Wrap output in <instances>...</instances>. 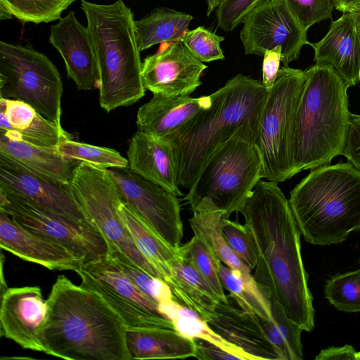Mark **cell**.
<instances>
[{
    "mask_svg": "<svg viewBox=\"0 0 360 360\" xmlns=\"http://www.w3.org/2000/svg\"><path fill=\"white\" fill-rule=\"evenodd\" d=\"M240 212L254 244L253 278L303 330L314 327L313 297L301 255L300 231L278 183L260 179Z\"/></svg>",
    "mask_w": 360,
    "mask_h": 360,
    "instance_id": "6da1fadb",
    "label": "cell"
},
{
    "mask_svg": "<svg viewBox=\"0 0 360 360\" xmlns=\"http://www.w3.org/2000/svg\"><path fill=\"white\" fill-rule=\"evenodd\" d=\"M44 352L70 360H130L127 326L96 292L59 275L46 299Z\"/></svg>",
    "mask_w": 360,
    "mask_h": 360,
    "instance_id": "7a4b0ae2",
    "label": "cell"
},
{
    "mask_svg": "<svg viewBox=\"0 0 360 360\" xmlns=\"http://www.w3.org/2000/svg\"><path fill=\"white\" fill-rule=\"evenodd\" d=\"M268 91L238 74L211 94L212 103L166 137L174 148L179 186L191 188L211 155L243 125L259 123Z\"/></svg>",
    "mask_w": 360,
    "mask_h": 360,
    "instance_id": "3957f363",
    "label": "cell"
},
{
    "mask_svg": "<svg viewBox=\"0 0 360 360\" xmlns=\"http://www.w3.org/2000/svg\"><path fill=\"white\" fill-rule=\"evenodd\" d=\"M97 64L100 106L109 112L144 95L141 51L134 14L122 0L98 4L82 0Z\"/></svg>",
    "mask_w": 360,
    "mask_h": 360,
    "instance_id": "277c9868",
    "label": "cell"
},
{
    "mask_svg": "<svg viewBox=\"0 0 360 360\" xmlns=\"http://www.w3.org/2000/svg\"><path fill=\"white\" fill-rule=\"evenodd\" d=\"M288 201L306 242L342 243L360 230V172L349 162L313 169L290 191Z\"/></svg>",
    "mask_w": 360,
    "mask_h": 360,
    "instance_id": "5b68a950",
    "label": "cell"
},
{
    "mask_svg": "<svg viewBox=\"0 0 360 360\" xmlns=\"http://www.w3.org/2000/svg\"><path fill=\"white\" fill-rule=\"evenodd\" d=\"M304 74L294 125L296 174L342 155L351 114L349 86L330 67L315 63Z\"/></svg>",
    "mask_w": 360,
    "mask_h": 360,
    "instance_id": "8992f818",
    "label": "cell"
},
{
    "mask_svg": "<svg viewBox=\"0 0 360 360\" xmlns=\"http://www.w3.org/2000/svg\"><path fill=\"white\" fill-rule=\"evenodd\" d=\"M259 125H243L211 155L185 197L191 210L207 199L229 216L240 212L264 178L263 160L256 144Z\"/></svg>",
    "mask_w": 360,
    "mask_h": 360,
    "instance_id": "52a82bcc",
    "label": "cell"
},
{
    "mask_svg": "<svg viewBox=\"0 0 360 360\" xmlns=\"http://www.w3.org/2000/svg\"><path fill=\"white\" fill-rule=\"evenodd\" d=\"M68 186L87 220L105 238L108 253L119 251L150 275L163 280L162 274L137 248L120 216L119 205L124 200L109 169L79 162Z\"/></svg>",
    "mask_w": 360,
    "mask_h": 360,
    "instance_id": "ba28073f",
    "label": "cell"
},
{
    "mask_svg": "<svg viewBox=\"0 0 360 360\" xmlns=\"http://www.w3.org/2000/svg\"><path fill=\"white\" fill-rule=\"evenodd\" d=\"M304 79V70L283 65L268 91L256 140L267 181L283 182L296 174L294 125Z\"/></svg>",
    "mask_w": 360,
    "mask_h": 360,
    "instance_id": "9c48e42d",
    "label": "cell"
},
{
    "mask_svg": "<svg viewBox=\"0 0 360 360\" xmlns=\"http://www.w3.org/2000/svg\"><path fill=\"white\" fill-rule=\"evenodd\" d=\"M63 82L56 66L30 44L0 41V98L23 101L59 127Z\"/></svg>",
    "mask_w": 360,
    "mask_h": 360,
    "instance_id": "30bf717a",
    "label": "cell"
},
{
    "mask_svg": "<svg viewBox=\"0 0 360 360\" xmlns=\"http://www.w3.org/2000/svg\"><path fill=\"white\" fill-rule=\"evenodd\" d=\"M0 210L27 231L59 243L83 263L108 253L102 234L26 198L0 189Z\"/></svg>",
    "mask_w": 360,
    "mask_h": 360,
    "instance_id": "8fae6325",
    "label": "cell"
},
{
    "mask_svg": "<svg viewBox=\"0 0 360 360\" xmlns=\"http://www.w3.org/2000/svg\"><path fill=\"white\" fill-rule=\"evenodd\" d=\"M81 285L98 292L127 328H174L150 299L117 266L108 254L83 263L75 271Z\"/></svg>",
    "mask_w": 360,
    "mask_h": 360,
    "instance_id": "7c38bea8",
    "label": "cell"
},
{
    "mask_svg": "<svg viewBox=\"0 0 360 360\" xmlns=\"http://www.w3.org/2000/svg\"><path fill=\"white\" fill-rule=\"evenodd\" d=\"M123 200L160 239L173 249L184 237L178 196L132 172L129 168H112Z\"/></svg>",
    "mask_w": 360,
    "mask_h": 360,
    "instance_id": "4fadbf2b",
    "label": "cell"
},
{
    "mask_svg": "<svg viewBox=\"0 0 360 360\" xmlns=\"http://www.w3.org/2000/svg\"><path fill=\"white\" fill-rule=\"evenodd\" d=\"M240 38L246 55L263 56L268 50L281 48L285 66L297 60L302 46L309 44L304 30L285 0H264L242 23Z\"/></svg>",
    "mask_w": 360,
    "mask_h": 360,
    "instance_id": "5bb4252c",
    "label": "cell"
},
{
    "mask_svg": "<svg viewBox=\"0 0 360 360\" xmlns=\"http://www.w3.org/2000/svg\"><path fill=\"white\" fill-rule=\"evenodd\" d=\"M207 68L179 39L148 56L142 62L141 77L145 89L153 94L190 96L201 85Z\"/></svg>",
    "mask_w": 360,
    "mask_h": 360,
    "instance_id": "9a60e30c",
    "label": "cell"
},
{
    "mask_svg": "<svg viewBox=\"0 0 360 360\" xmlns=\"http://www.w3.org/2000/svg\"><path fill=\"white\" fill-rule=\"evenodd\" d=\"M47 315V303L39 286L1 289L0 333L24 349L43 352L39 335Z\"/></svg>",
    "mask_w": 360,
    "mask_h": 360,
    "instance_id": "2e32d148",
    "label": "cell"
},
{
    "mask_svg": "<svg viewBox=\"0 0 360 360\" xmlns=\"http://www.w3.org/2000/svg\"><path fill=\"white\" fill-rule=\"evenodd\" d=\"M0 189L26 197L78 224L98 231L84 216L68 185L57 184L41 178L2 155H0Z\"/></svg>",
    "mask_w": 360,
    "mask_h": 360,
    "instance_id": "e0dca14e",
    "label": "cell"
},
{
    "mask_svg": "<svg viewBox=\"0 0 360 360\" xmlns=\"http://www.w3.org/2000/svg\"><path fill=\"white\" fill-rule=\"evenodd\" d=\"M219 301L207 320L209 326L229 343L243 352L248 360H284L266 335L259 318L237 307L229 295Z\"/></svg>",
    "mask_w": 360,
    "mask_h": 360,
    "instance_id": "ac0fdd59",
    "label": "cell"
},
{
    "mask_svg": "<svg viewBox=\"0 0 360 360\" xmlns=\"http://www.w3.org/2000/svg\"><path fill=\"white\" fill-rule=\"evenodd\" d=\"M49 41L62 56L68 76L77 89L89 91L97 81V64L87 27L70 11L51 25Z\"/></svg>",
    "mask_w": 360,
    "mask_h": 360,
    "instance_id": "d6986e66",
    "label": "cell"
},
{
    "mask_svg": "<svg viewBox=\"0 0 360 360\" xmlns=\"http://www.w3.org/2000/svg\"><path fill=\"white\" fill-rule=\"evenodd\" d=\"M0 247L22 260L50 270L75 272L83 264L65 246L27 231L1 210Z\"/></svg>",
    "mask_w": 360,
    "mask_h": 360,
    "instance_id": "ffe728a7",
    "label": "cell"
},
{
    "mask_svg": "<svg viewBox=\"0 0 360 360\" xmlns=\"http://www.w3.org/2000/svg\"><path fill=\"white\" fill-rule=\"evenodd\" d=\"M309 45L316 64L330 67L349 87L360 82V32L350 12L333 21L322 39Z\"/></svg>",
    "mask_w": 360,
    "mask_h": 360,
    "instance_id": "44dd1931",
    "label": "cell"
},
{
    "mask_svg": "<svg viewBox=\"0 0 360 360\" xmlns=\"http://www.w3.org/2000/svg\"><path fill=\"white\" fill-rule=\"evenodd\" d=\"M127 155L132 172L178 197L182 195L174 148L168 139L137 130L129 141Z\"/></svg>",
    "mask_w": 360,
    "mask_h": 360,
    "instance_id": "7402d4cb",
    "label": "cell"
},
{
    "mask_svg": "<svg viewBox=\"0 0 360 360\" xmlns=\"http://www.w3.org/2000/svg\"><path fill=\"white\" fill-rule=\"evenodd\" d=\"M0 134L8 139L57 148L72 136L41 115L30 105L0 98Z\"/></svg>",
    "mask_w": 360,
    "mask_h": 360,
    "instance_id": "603a6c76",
    "label": "cell"
},
{
    "mask_svg": "<svg viewBox=\"0 0 360 360\" xmlns=\"http://www.w3.org/2000/svg\"><path fill=\"white\" fill-rule=\"evenodd\" d=\"M211 103V95L193 98L153 94L149 101L139 108L136 126L139 131L166 138Z\"/></svg>",
    "mask_w": 360,
    "mask_h": 360,
    "instance_id": "cb8c5ba5",
    "label": "cell"
},
{
    "mask_svg": "<svg viewBox=\"0 0 360 360\" xmlns=\"http://www.w3.org/2000/svg\"><path fill=\"white\" fill-rule=\"evenodd\" d=\"M0 155L30 172L60 185H68L79 163L62 155L57 148L41 146L0 134Z\"/></svg>",
    "mask_w": 360,
    "mask_h": 360,
    "instance_id": "d4e9b609",
    "label": "cell"
},
{
    "mask_svg": "<svg viewBox=\"0 0 360 360\" xmlns=\"http://www.w3.org/2000/svg\"><path fill=\"white\" fill-rule=\"evenodd\" d=\"M192 212L189 223L193 234L201 236L217 258L246 284L255 289H259L251 274L252 269L237 256L223 236V222L229 215L207 199L202 200Z\"/></svg>",
    "mask_w": 360,
    "mask_h": 360,
    "instance_id": "484cf974",
    "label": "cell"
},
{
    "mask_svg": "<svg viewBox=\"0 0 360 360\" xmlns=\"http://www.w3.org/2000/svg\"><path fill=\"white\" fill-rule=\"evenodd\" d=\"M126 345L133 359H169L194 357L195 345L175 328H127Z\"/></svg>",
    "mask_w": 360,
    "mask_h": 360,
    "instance_id": "4316f807",
    "label": "cell"
},
{
    "mask_svg": "<svg viewBox=\"0 0 360 360\" xmlns=\"http://www.w3.org/2000/svg\"><path fill=\"white\" fill-rule=\"evenodd\" d=\"M167 283L174 301L195 311L205 321L220 301L212 288L185 258L176 252Z\"/></svg>",
    "mask_w": 360,
    "mask_h": 360,
    "instance_id": "83f0119b",
    "label": "cell"
},
{
    "mask_svg": "<svg viewBox=\"0 0 360 360\" xmlns=\"http://www.w3.org/2000/svg\"><path fill=\"white\" fill-rule=\"evenodd\" d=\"M193 17L166 7H158L135 20L141 51L158 44L179 40L188 30Z\"/></svg>",
    "mask_w": 360,
    "mask_h": 360,
    "instance_id": "f1b7e54d",
    "label": "cell"
},
{
    "mask_svg": "<svg viewBox=\"0 0 360 360\" xmlns=\"http://www.w3.org/2000/svg\"><path fill=\"white\" fill-rule=\"evenodd\" d=\"M120 216L135 245L162 274L165 282L171 274L170 264L176 250L160 239L124 201L119 205Z\"/></svg>",
    "mask_w": 360,
    "mask_h": 360,
    "instance_id": "f546056e",
    "label": "cell"
},
{
    "mask_svg": "<svg viewBox=\"0 0 360 360\" xmlns=\"http://www.w3.org/2000/svg\"><path fill=\"white\" fill-rule=\"evenodd\" d=\"M274 321L258 316L266 335L279 350L284 360L303 359L301 333L302 328L286 314L284 309L276 300L268 299Z\"/></svg>",
    "mask_w": 360,
    "mask_h": 360,
    "instance_id": "4dcf8cb0",
    "label": "cell"
},
{
    "mask_svg": "<svg viewBox=\"0 0 360 360\" xmlns=\"http://www.w3.org/2000/svg\"><path fill=\"white\" fill-rule=\"evenodd\" d=\"M77 0H0V20L15 17L22 22L48 23Z\"/></svg>",
    "mask_w": 360,
    "mask_h": 360,
    "instance_id": "1f68e13d",
    "label": "cell"
},
{
    "mask_svg": "<svg viewBox=\"0 0 360 360\" xmlns=\"http://www.w3.org/2000/svg\"><path fill=\"white\" fill-rule=\"evenodd\" d=\"M176 253L187 259L212 288L220 301L227 302L219 274V260L205 240L198 234L176 249Z\"/></svg>",
    "mask_w": 360,
    "mask_h": 360,
    "instance_id": "d6a6232c",
    "label": "cell"
},
{
    "mask_svg": "<svg viewBox=\"0 0 360 360\" xmlns=\"http://www.w3.org/2000/svg\"><path fill=\"white\" fill-rule=\"evenodd\" d=\"M219 274L224 288L226 289L236 303L248 312L261 319L274 321L269 300L260 289H255L246 284L230 268L219 263Z\"/></svg>",
    "mask_w": 360,
    "mask_h": 360,
    "instance_id": "836d02e7",
    "label": "cell"
},
{
    "mask_svg": "<svg viewBox=\"0 0 360 360\" xmlns=\"http://www.w3.org/2000/svg\"><path fill=\"white\" fill-rule=\"evenodd\" d=\"M64 157L78 162H84L103 169L127 168V158L115 149L101 147L74 141H63L57 147Z\"/></svg>",
    "mask_w": 360,
    "mask_h": 360,
    "instance_id": "e575fe53",
    "label": "cell"
},
{
    "mask_svg": "<svg viewBox=\"0 0 360 360\" xmlns=\"http://www.w3.org/2000/svg\"><path fill=\"white\" fill-rule=\"evenodd\" d=\"M324 295L339 311L360 312V269L331 277L325 285Z\"/></svg>",
    "mask_w": 360,
    "mask_h": 360,
    "instance_id": "d590c367",
    "label": "cell"
},
{
    "mask_svg": "<svg viewBox=\"0 0 360 360\" xmlns=\"http://www.w3.org/2000/svg\"><path fill=\"white\" fill-rule=\"evenodd\" d=\"M107 254L126 276L153 301L159 304L174 300L169 285L163 280L150 275L119 251Z\"/></svg>",
    "mask_w": 360,
    "mask_h": 360,
    "instance_id": "8d00e7d4",
    "label": "cell"
},
{
    "mask_svg": "<svg viewBox=\"0 0 360 360\" xmlns=\"http://www.w3.org/2000/svg\"><path fill=\"white\" fill-rule=\"evenodd\" d=\"M172 321L174 328L184 336L191 339L196 338L205 339L240 356L242 360H248L243 352L216 333L196 312L188 316L174 317Z\"/></svg>",
    "mask_w": 360,
    "mask_h": 360,
    "instance_id": "74e56055",
    "label": "cell"
},
{
    "mask_svg": "<svg viewBox=\"0 0 360 360\" xmlns=\"http://www.w3.org/2000/svg\"><path fill=\"white\" fill-rule=\"evenodd\" d=\"M190 52L202 62L224 60L220 43L224 37L203 27L188 30L180 39Z\"/></svg>",
    "mask_w": 360,
    "mask_h": 360,
    "instance_id": "f35d334b",
    "label": "cell"
},
{
    "mask_svg": "<svg viewBox=\"0 0 360 360\" xmlns=\"http://www.w3.org/2000/svg\"><path fill=\"white\" fill-rule=\"evenodd\" d=\"M290 12L306 31L314 24L332 18L335 0H285Z\"/></svg>",
    "mask_w": 360,
    "mask_h": 360,
    "instance_id": "ab89813d",
    "label": "cell"
},
{
    "mask_svg": "<svg viewBox=\"0 0 360 360\" xmlns=\"http://www.w3.org/2000/svg\"><path fill=\"white\" fill-rule=\"evenodd\" d=\"M222 233L230 248L252 270L255 267L257 255L252 239L245 225L224 219Z\"/></svg>",
    "mask_w": 360,
    "mask_h": 360,
    "instance_id": "60d3db41",
    "label": "cell"
},
{
    "mask_svg": "<svg viewBox=\"0 0 360 360\" xmlns=\"http://www.w3.org/2000/svg\"><path fill=\"white\" fill-rule=\"evenodd\" d=\"M264 1L222 0L216 11L218 27L224 32H231Z\"/></svg>",
    "mask_w": 360,
    "mask_h": 360,
    "instance_id": "b9f144b4",
    "label": "cell"
},
{
    "mask_svg": "<svg viewBox=\"0 0 360 360\" xmlns=\"http://www.w3.org/2000/svg\"><path fill=\"white\" fill-rule=\"evenodd\" d=\"M342 155L360 172V115L350 114Z\"/></svg>",
    "mask_w": 360,
    "mask_h": 360,
    "instance_id": "7bdbcfd3",
    "label": "cell"
},
{
    "mask_svg": "<svg viewBox=\"0 0 360 360\" xmlns=\"http://www.w3.org/2000/svg\"><path fill=\"white\" fill-rule=\"evenodd\" d=\"M194 357L200 360H242L241 358L202 338H193Z\"/></svg>",
    "mask_w": 360,
    "mask_h": 360,
    "instance_id": "ee69618b",
    "label": "cell"
},
{
    "mask_svg": "<svg viewBox=\"0 0 360 360\" xmlns=\"http://www.w3.org/2000/svg\"><path fill=\"white\" fill-rule=\"evenodd\" d=\"M263 56L262 83L269 91L273 87L280 69L281 48L277 46L268 50Z\"/></svg>",
    "mask_w": 360,
    "mask_h": 360,
    "instance_id": "f6af8a7d",
    "label": "cell"
},
{
    "mask_svg": "<svg viewBox=\"0 0 360 360\" xmlns=\"http://www.w3.org/2000/svg\"><path fill=\"white\" fill-rule=\"evenodd\" d=\"M356 352L349 345L342 347H330L323 349L315 357L316 360H356Z\"/></svg>",
    "mask_w": 360,
    "mask_h": 360,
    "instance_id": "bcb514c9",
    "label": "cell"
},
{
    "mask_svg": "<svg viewBox=\"0 0 360 360\" xmlns=\"http://www.w3.org/2000/svg\"><path fill=\"white\" fill-rule=\"evenodd\" d=\"M335 8L342 13L360 8V0H335Z\"/></svg>",
    "mask_w": 360,
    "mask_h": 360,
    "instance_id": "7dc6e473",
    "label": "cell"
},
{
    "mask_svg": "<svg viewBox=\"0 0 360 360\" xmlns=\"http://www.w3.org/2000/svg\"><path fill=\"white\" fill-rule=\"evenodd\" d=\"M207 3V16H209L217 8L222 0H205Z\"/></svg>",
    "mask_w": 360,
    "mask_h": 360,
    "instance_id": "c3c4849f",
    "label": "cell"
},
{
    "mask_svg": "<svg viewBox=\"0 0 360 360\" xmlns=\"http://www.w3.org/2000/svg\"><path fill=\"white\" fill-rule=\"evenodd\" d=\"M355 20L356 25L360 32V8L349 11Z\"/></svg>",
    "mask_w": 360,
    "mask_h": 360,
    "instance_id": "681fc988",
    "label": "cell"
},
{
    "mask_svg": "<svg viewBox=\"0 0 360 360\" xmlns=\"http://www.w3.org/2000/svg\"><path fill=\"white\" fill-rule=\"evenodd\" d=\"M356 360H360V352H356Z\"/></svg>",
    "mask_w": 360,
    "mask_h": 360,
    "instance_id": "f907efd6",
    "label": "cell"
}]
</instances>
